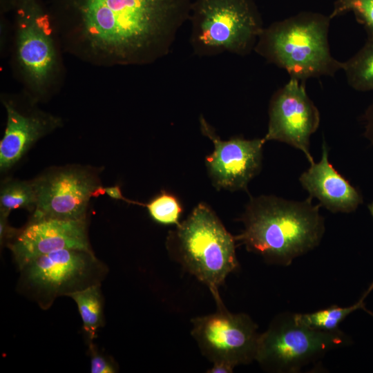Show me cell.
<instances>
[{"instance_id":"obj_1","label":"cell","mask_w":373,"mask_h":373,"mask_svg":"<svg viewBox=\"0 0 373 373\" xmlns=\"http://www.w3.org/2000/svg\"><path fill=\"white\" fill-rule=\"evenodd\" d=\"M191 0H50L61 49L97 66H143L171 52Z\"/></svg>"},{"instance_id":"obj_2","label":"cell","mask_w":373,"mask_h":373,"mask_svg":"<svg viewBox=\"0 0 373 373\" xmlns=\"http://www.w3.org/2000/svg\"><path fill=\"white\" fill-rule=\"evenodd\" d=\"M321 207L314 204L311 197L302 201L252 197L241 216L244 227L236 240L268 264L289 266L321 243L325 231Z\"/></svg>"},{"instance_id":"obj_3","label":"cell","mask_w":373,"mask_h":373,"mask_svg":"<svg viewBox=\"0 0 373 373\" xmlns=\"http://www.w3.org/2000/svg\"><path fill=\"white\" fill-rule=\"evenodd\" d=\"M331 20L329 15L307 11L275 21L264 28L254 51L302 82L334 76L342 70V62L330 51Z\"/></svg>"},{"instance_id":"obj_4","label":"cell","mask_w":373,"mask_h":373,"mask_svg":"<svg viewBox=\"0 0 373 373\" xmlns=\"http://www.w3.org/2000/svg\"><path fill=\"white\" fill-rule=\"evenodd\" d=\"M13 12L15 73L34 101H47L64 79L61 48L48 9L41 0H18Z\"/></svg>"},{"instance_id":"obj_5","label":"cell","mask_w":373,"mask_h":373,"mask_svg":"<svg viewBox=\"0 0 373 373\" xmlns=\"http://www.w3.org/2000/svg\"><path fill=\"white\" fill-rule=\"evenodd\" d=\"M236 242L216 213L200 203L169 232L166 247L172 259L209 287L216 301L221 299L219 287L239 267Z\"/></svg>"},{"instance_id":"obj_6","label":"cell","mask_w":373,"mask_h":373,"mask_svg":"<svg viewBox=\"0 0 373 373\" xmlns=\"http://www.w3.org/2000/svg\"><path fill=\"white\" fill-rule=\"evenodd\" d=\"M189 21V42L200 57L247 55L264 29L254 0H193Z\"/></svg>"},{"instance_id":"obj_7","label":"cell","mask_w":373,"mask_h":373,"mask_svg":"<svg viewBox=\"0 0 373 373\" xmlns=\"http://www.w3.org/2000/svg\"><path fill=\"white\" fill-rule=\"evenodd\" d=\"M352 342L340 329H313L298 322L294 313L285 312L275 316L260 334L256 361L267 372L298 373Z\"/></svg>"},{"instance_id":"obj_8","label":"cell","mask_w":373,"mask_h":373,"mask_svg":"<svg viewBox=\"0 0 373 373\" xmlns=\"http://www.w3.org/2000/svg\"><path fill=\"white\" fill-rule=\"evenodd\" d=\"M18 289L42 309L59 296L101 283L108 268L92 249H65L36 257L22 265Z\"/></svg>"},{"instance_id":"obj_9","label":"cell","mask_w":373,"mask_h":373,"mask_svg":"<svg viewBox=\"0 0 373 373\" xmlns=\"http://www.w3.org/2000/svg\"><path fill=\"white\" fill-rule=\"evenodd\" d=\"M216 303V312L191 321V334L202 354L234 367L256 361L261 334L257 324L247 314L229 312L222 300Z\"/></svg>"},{"instance_id":"obj_10","label":"cell","mask_w":373,"mask_h":373,"mask_svg":"<svg viewBox=\"0 0 373 373\" xmlns=\"http://www.w3.org/2000/svg\"><path fill=\"white\" fill-rule=\"evenodd\" d=\"M34 180L37 203L31 219L86 220L91 198L104 194L98 171L90 166L53 167Z\"/></svg>"},{"instance_id":"obj_11","label":"cell","mask_w":373,"mask_h":373,"mask_svg":"<svg viewBox=\"0 0 373 373\" xmlns=\"http://www.w3.org/2000/svg\"><path fill=\"white\" fill-rule=\"evenodd\" d=\"M265 142L276 140L287 144L304 153L314 163L310 137L318 129L320 113L307 93L305 82L290 78L271 96Z\"/></svg>"},{"instance_id":"obj_12","label":"cell","mask_w":373,"mask_h":373,"mask_svg":"<svg viewBox=\"0 0 373 373\" xmlns=\"http://www.w3.org/2000/svg\"><path fill=\"white\" fill-rule=\"evenodd\" d=\"M202 133L210 139L213 151L205 158L209 176L215 188L230 191H246L249 182L261 170L262 138L247 140L232 137L222 140L203 115L199 118Z\"/></svg>"},{"instance_id":"obj_13","label":"cell","mask_w":373,"mask_h":373,"mask_svg":"<svg viewBox=\"0 0 373 373\" xmlns=\"http://www.w3.org/2000/svg\"><path fill=\"white\" fill-rule=\"evenodd\" d=\"M1 102L6 113V124L0 142V170L14 167L40 139L61 127L59 117L37 106L26 93L21 97L3 95Z\"/></svg>"},{"instance_id":"obj_14","label":"cell","mask_w":373,"mask_h":373,"mask_svg":"<svg viewBox=\"0 0 373 373\" xmlns=\"http://www.w3.org/2000/svg\"><path fill=\"white\" fill-rule=\"evenodd\" d=\"M19 268L28 261L57 250L91 249L86 220L31 219L8 243Z\"/></svg>"},{"instance_id":"obj_15","label":"cell","mask_w":373,"mask_h":373,"mask_svg":"<svg viewBox=\"0 0 373 373\" xmlns=\"http://www.w3.org/2000/svg\"><path fill=\"white\" fill-rule=\"evenodd\" d=\"M299 181L309 197L316 198L321 207L332 213H351L363 203L360 191L329 162L325 141L322 144L321 160L311 164Z\"/></svg>"},{"instance_id":"obj_16","label":"cell","mask_w":373,"mask_h":373,"mask_svg":"<svg viewBox=\"0 0 373 373\" xmlns=\"http://www.w3.org/2000/svg\"><path fill=\"white\" fill-rule=\"evenodd\" d=\"M373 290V282L363 294L360 299L348 307L332 305L328 308L310 313H294L296 320L313 329L334 331L339 329L340 324L352 313L363 310L373 317V313L366 307L365 299Z\"/></svg>"},{"instance_id":"obj_17","label":"cell","mask_w":373,"mask_h":373,"mask_svg":"<svg viewBox=\"0 0 373 373\" xmlns=\"http://www.w3.org/2000/svg\"><path fill=\"white\" fill-rule=\"evenodd\" d=\"M100 287L101 285H94L67 296L77 305L88 343L97 337L98 329L103 325V298Z\"/></svg>"},{"instance_id":"obj_18","label":"cell","mask_w":373,"mask_h":373,"mask_svg":"<svg viewBox=\"0 0 373 373\" xmlns=\"http://www.w3.org/2000/svg\"><path fill=\"white\" fill-rule=\"evenodd\" d=\"M347 82L353 89L373 91V37L348 60L342 62Z\"/></svg>"},{"instance_id":"obj_19","label":"cell","mask_w":373,"mask_h":373,"mask_svg":"<svg viewBox=\"0 0 373 373\" xmlns=\"http://www.w3.org/2000/svg\"><path fill=\"white\" fill-rule=\"evenodd\" d=\"M37 203L35 180L8 179L2 182L0 190V211L10 214L15 209L33 212Z\"/></svg>"},{"instance_id":"obj_20","label":"cell","mask_w":373,"mask_h":373,"mask_svg":"<svg viewBox=\"0 0 373 373\" xmlns=\"http://www.w3.org/2000/svg\"><path fill=\"white\" fill-rule=\"evenodd\" d=\"M151 218L164 225H178L182 213V206L173 194L162 191L149 203L144 204Z\"/></svg>"},{"instance_id":"obj_21","label":"cell","mask_w":373,"mask_h":373,"mask_svg":"<svg viewBox=\"0 0 373 373\" xmlns=\"http://www.w3.org/2000/svg\"><path fill=\"white\" fill-rule=\"evenodd\" d=\"M350 12L363 26L368 37H373V0H335L329 16L332 19Z\"/></svg>"},{"instance_id":"obj_22","label":"cell","mask_w":373,"mask_h":373,"mask_svg":"<svg viewBox=\"0 0 373 373\" xmlns=\"http://www.w3.org/2000/svg\"><path fill=\"white\" fill-rule=\"evenodd\" d=\"M88 345L90 354V372L115 373L117 372V367L112 359L99 352L93 341L89 342Z\"/></svg>"},{"instance_id":"obj_23","label":"cell","mask_w":373,"mask_h":373,"mask_svg":"<svg viewBox=\"0 0 373 373\" xmlns=\"http://www.w3.org/2000/svg\"><path fill=\"white\" fill-rule=\"evenodd\" d=\"M8 214L0 211V241L1 245L8 240H10V242L19 231H16L15 229L12 228L9 225L8 221Z\"/></svg>"},{"instance_id":"obj_24","label":"cell","mask_w":373,"mask_h":373,"mask_svg":"<svg viewBox=\"0 0 373 373\" xmlns=\"http://www.w3.org/2000/svg\"><path fill=\"white\" fill-rule=\"evenodd\" d=\"M362 120L364 125V136L373 144V101L366 108Z\"/></svg>"},{"instance_id":"obj_25","label":"cell","mask_w":373,"mask_h":373,"mask_svg":"<svg viewBox=\"0 0 373 373\" xmlns=\"http://www.w3.org/2000/svg\"><path fill=\"white\" fill-rule=\"evenodd\" d=\"M104 193L115 200H121L131 204H137V202L131 201L125 198L122 193L120 187L117 185L114 186L104 187Z\"/></svg>"},{"instance_id":"obj_26","label":"cell","mask_w":373,"mask_h":373,"mask_svg":"<svg viewBox=\"0 0 373 373\" xmlns=\"http://www.w3.org/2000/svg\"><path fill=\"white\" fill-rule=\"evenodd\" d=\"M235 367L223 362L214 363L213 366L207 370L208 373H231Z\"/></svg>"},{"instance_id":"obj_27","label":"cell","mask_w":373,"mask_h":373,"mask_svg":"<svg viewBox=\"0 0 373 373\" xmlns=\"http://www.w3.org/2000/svg\"><path fill=\"white\" fill-rule=\"evenodd\" d=\"M18 0H0L1 15L13 11Z\"/></svg>"},{"instance_id":"obj_28","label":"cell","mask_w":373,"mask_h":373,"mask_svg":"<svg viewBox=\"0 0 373 373\" xmlns=\"http://www.w3.org/2000/svg\"><path fill=\"white\" fill-rule=\"evenodd\" d=\"M368 209L371 213V216L373 218V202L368 204Z\"/></svg>"}]
</instances>
